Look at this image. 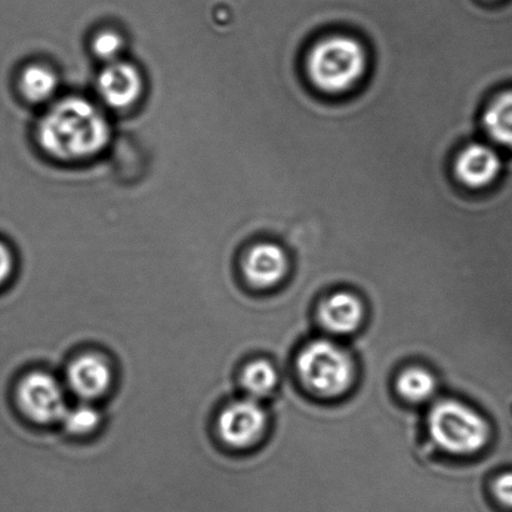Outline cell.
<instances>
[{
  "label": "cell",
  "mask_w": 512,
  "mask_h": 512,
  "mask_svg": "<svg viewBox=\"0 0 512 512\" xmlns=\"http://www.w3.org/2000/svg\"><path fill=\"white\" fill-rule=\"evenodd\" d=\"M37 139L50 158L63 163L87 162L108 148L112 127L97 104L67 97L53 103L40 118Z\"/></svg>",
  "instance_id": "6da1fadb"
},
{
  "label": "cell",
  "mask_w": 512,
  "mask_h": 512,
  "mask_svg": "<svg viewBox=\"0 0 512 512\" xmlns=\"http://www.w3.org/2000/svg\"><path fill=\"white\" fill-rule=\"evenodd\" d=\"M305 67L316 89L324 94L340 95L350 92L364 79L369 57L359 39L334 34L313 45Z\"/></svg>",
  "instance_id": "7a4b0ae2"
},
{
  "label": "cell",
  "mask_w": 512,
  "mask_h": 512,
  "mask_svg": "<svg viewBox=\"0 0 512 512\" xmlns=\"http://www.w3.org/2000/svg\"><path fill=\"white\" fill-rule=\"evenodd\" d=\"M429 433L446 453L471 455L483 450L490 439V426L478 411L458 400H443L431 409Z\"/></svg>",
  "instance_id": "3957f363"
},
{
  "label": "cell",
  "mask_w": 512,
  "mask_h": 512,
  "mask_svg": "<svg viewBox=\"0 0 512 512\" xmlns=\"http://www.w3.org/2000/svg\"><path fill=\"white\" fill-rule=\"evenodd\" d=\"M296 368L301 381L314 393L338 396L353 383L354 365L339 345L329 340H315L298 356Z\"/></svg>",
  "instance_id": "277c9868"
},
{
  "label": "cell",
  "mask_w": 512,
  "mask_h": 512,
  "mask_svg": "<svg viewBox=\"0 0 512 512\" xmlns=\"http://www.w3.org/2000/svg\"><path fill=\"white\" fill-rule=\"evenodd\" d=\"M17 400L23 414L42 425L60 423L69 408L63 385L45 371L24 376L18 385Z\"/></svg>",
  "instance_id": "5b68a950"
},
{
  "label": "cell",
  "mask_w": 512,
  "mask_h": 512,
  "mask_svg": "<svg viewBox=\"0 0 512 512\" xmlns=\"http://www.w3.org/2000/svg\"><path fill=\"white\" fill-rule=\"evenodd\" d=\"M268 423L258 400L245 398L225 406L218 419V433L234 449L249 448L261 438Z\"/></svg>",
  "instance_id": "8992f818"
},
{
  "label": "cell",
  "mask_w": 512,
  "mask_h": 512,
  "mask_svg": "<svg viewBox=\"0 0 512 512\" xmlns=\"http://www.w3.org/2000/svg\"><path fill=\"white\" fill-rule=\"evenodd\" d=\"M144 79L134 64L120 59L105 64L97 79V93L108 108L125 110L142 98Z\"/></svg>",
  "instance_id": "52a82bcc"
},
{
  "label": "cell",
  "mask_w": 512,
  "mask_h": 512,
  "mask_svg": "<svg viewBox=\"0 0 512 512\" xmlns=\"http://www.w3.org/2000/svg\"><path fill=\"white\" fill-rule=\"evenodd\" d=\"M503 172V159L496 149L484 143H470L461 149L454 162V175L471 190L489 188Z\"/></svg>",
  "instance_id": "ba28073f"
},
{
  "label": "cell",
  "mask_w": 512,
  "mask_h": 512,
  "mask_svg": "<svg viewBox=\"0 0 512 512\" xmlns=\"http://www.w3.org/2000/svg\"><path fill=\"white\" fill-rule=\"evenodd\" d=\"M113 383V370L109 361L97 353L79 355L67 370V384L70 391L82 401L102 398Z\"/></svg>",
  "instance_id": "9c48e42d"
},
{
  "label": "cell",
  "mask_w": 512,
  "mask_h": 512,
  "mask_svg": "<svg viewBox=\"0 0 512 512\" xmlns=\"http://www.w3.org/2000/svg\"><path fill=\"white\" fill-rule=\"evenodd\" d=\"M288 265V256L280 245L263 242L253 245L245 254L243 273L250 284L270 288L284 278Z\"/></svg>",
  "instance_id": "30bf717a"
},
{
  "label": "cell",
  "mask_w": 512,
  "mask_h": 512,
  "mask_svg": "<svg viewBox=\"0 0 512 512\" xmlns=\"http://www.w3.org/2000/svg\"><path fill=\"white\" fill-rule=\"evenodd\" d=\"M364 308L361 301L348 291H338L320 305L321 324L331 333L345 335L354 333L363 321Z\"/></svg>",
  "instance_id": "8fae6325"
},
{
  "label": "cell",
  "mask_w": 512,
  "mask_h": 512,
  "mask_svg": "<svg viewBox=\"0 0 512 512\" xmlns=\"http://www.w3.org/2000/svg\"><path fill=\"white\" fill-rule=\"evenodd\" d=\"M481 124L495 144L512 150V89L491 100L481 117Z\"/></svg>",
  "instance_id": "7c38bea8"
},
{
  "label": "cell",
  "mask_w": 512,
  "mask_h": 512,
  "mask_svg": "<svg viewBox=\"0 0 512 512\" xmlns=\"http://www.w3.org/2000/svg\"><path fill=\"white\" fill-rule=\"evenodd\" d=\"M58 87L57 73L44 64L29 65L20 75V92L28 102L33 104L52 102L58 92Z\"/></svg>",
  "instance_id": "4fadbf2b"
},
{
  "label": "cell",
  "mask_w": 512,
  "mask_h": 512,
  "mask_svg": "<svg viewBox=\"0 0 512 512\" xmlns=\"http://www.w3.org/2000/svg\"><path fill=\"white\" fill-rule=\"evenodd\" d=\"M240 383L247 391L248 398L258 400L275 389L278 384V373L269 361L255 360L245 366Z\"/></svg>",
  "instance_id": "5bb4252c"
},
{
  "label": "cell",
  "mask_w": 512,
  "mask_h": 512,
  "mask_svg": "<svg viewBox=\"0 0 512 512\" xmlns=\"http://www.w3.org/2000/svg\"><path fill=\"white\" fill-rule=\"evenodd\" d=\"M396 388L411 403H423L434 395L436 381L428 370L411 368L400 374Z\"/></svg>",
  "instance_id": "9a60e30c"
},
{
  "label": "cell",
  "mask_w": 512,
  "mask_h": 512,
  "mask_svg": "<svg viewBox=\"0 0 512 512\" xmlns=\"http://www.w3.org/2000/svg\"><path fill=\"white\" fill-rule=\"evenodd\" d=\"M102 423L100 411L88 401H82L78 405L69 406L60 424L69 434L85 436L92 434Z\"/></svg>",
  "instance_id": "2e32d148"
},
{
  "label": "cell",
  "mask_w": 512,
  "mask_h": 512,
  "mask_svg": "<svg viewBox=\"0 0 512 512\" xmlns=\"http://www.w3.org/2000/svg\"><path fill=\"white\" fill-rule=\"evenodd\" d=\"M92 49L95 57L105 64L117 62L123 53L124 40L122 35L114 30H103L95 35Z\"/></svg>",
  "instance_id": "e0dca14e"
},
{
  "label": "cell",
  "mask_w": 512,
  "mask_h": 512,
  "mask_svg": "<svg viewBox=\"0 0 512 512\" xmlns=\"http://www.w3.org/2000/svg\"><path fill=\"white\" fill-rule=\"evenodd\" d=\"M494 494L501 504L512 509V473H505L496 479Z\"/></svg>",
  "instance_id": "ac0fdd59"
},
{
  "label": "cell",
  "mask_w": 512,
  "mask_h": 512,
  "mask_svg": "<svg viewBox=\"0 0 512 512\" xmlns=\"http://www.w3.org/2000/svg\"><path fill=\"white\" fill-rule=\"evenodd\" d=\"M13 270V256L7 245L0 242V285L8 280Z\"/></svg>",
  "instance_id": "d6986e66"
}]
</instances>
